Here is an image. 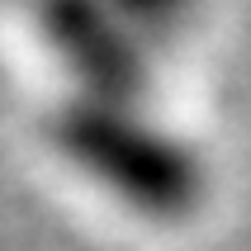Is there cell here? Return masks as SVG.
<instances>
[{
	"mask_svg": "<svg viewBox=\"0 0 251 251\" xmlns=\"http://www.w3.org/2000/svg\"><path fill=\"white\" fill-rule=\"evenodd\" d=\"M43 38L57 62L76 76V95L100 104H133L147 95V57L119 19L100 5L43 10Z\"/></svg>",
	"mask_w": 251,
	"mask_h": 251,
	"instance_id": "obj_2",
	"label": "cell"
},
{
	"mask_svg": "<svg viewBox=\"0 0 251 251\" xmlns=\"http://www.w3.org/2000/svg\"><path fill=\"white\" fill-rule=\"evenodd\" d=\"M48 142L67 166L142 218H185L209 190L204 156L133 104L71 95L48 114Z\"/></svg>",
	"mask_w": 251,
	"mask_h": 251,
	"instance_id": "obj_1",
	"label": "cell"
}]
</instances>
